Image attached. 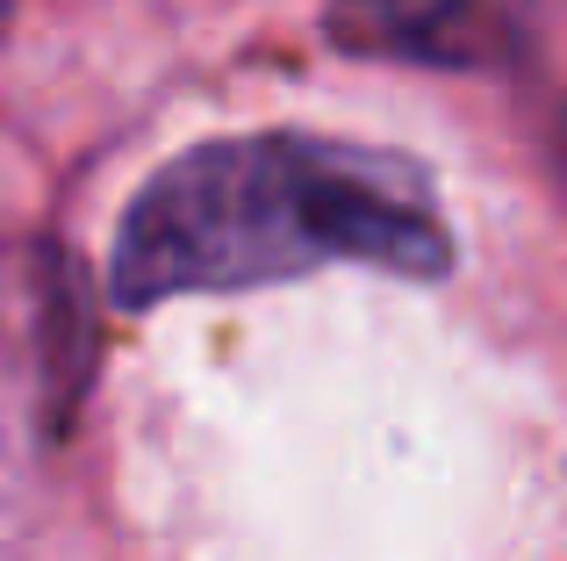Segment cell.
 Instances as JSON below:
<instances>
[{"instance_id": "obj_2", "label": "cell", "mask_w": 567, "mask_h": 561, "mask_svg": "<svg viewBox=\"0 0 567 561\" xmlns=\"http://www.w3.org/2000/svg\"><path fill=\"white\" fill-rule=\"evenodd\" d=\"M323 29L360 58H416V65H496L511 51L488 0H338Z\"/></svg>"}, {"instance_id": "obj_1", "label": "cell", "mask_w": 567, "mask_h": 561, "mask_svg": "<svg viewBox=\"0 0 567 561\" xmlns=\"http://www.w3.org/2000/svg\"><path fill=\"white\" fill-rule=\"evenodd\" d=\"M331 259L410 280L453 267L431 187L410 159L323 137H230L158 166L115 238L109 288L152 309L194 288H259Z\"/></svg>"}]
</instances>
